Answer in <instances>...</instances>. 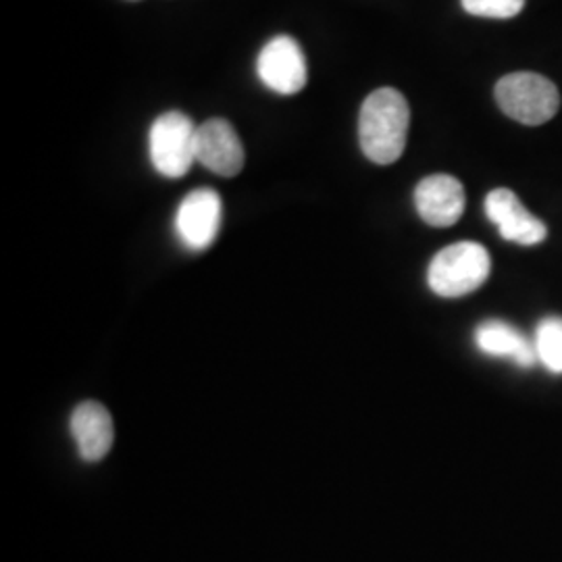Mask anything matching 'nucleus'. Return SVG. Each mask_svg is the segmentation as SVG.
<instances>
[{
    "instance_id": "f257e3e1",
    "label": "nucleus",
    "mask_w": 562,
    "mask_h": 562,
    "mask_svg": "<svg viewBox=\"0 0 562 562\" xmlns=\"http://www.w3.org/2000/svg\"><path fill=\"white\" fill-rule=\"evenodd\" d=\"M411 125L408 102L394 88H380L362 102L359 140L362 153L375 165L398 161Z\"/></svg>"
},
{
    "instance_id": "f03ea898",
    "label": "nucleus",
    "mask_w": 562,
    "mask_h": 562,
    "mask_svg": "<svg viewBox=\"0 0 562 562\" xmlns=\"http://www.w3.org/2000/svg\"><path fill=\"white\" fill-rule=\"evenodd\" d=\"M492 261L477 241H459L440 250L427 271V283L442 299H461L480 290L490 278Z\"/></svg>"
},
{
    "instance_id": "7ed1b4c3",
    "label": "nucleus",
    "mask_w": 562,
    "mask_h": 562,
    "mask_svg": "<svg viewBox=\"0 0 562 562\" xmlns=\"http://www.w3.org/2000/svg\"><path fill=\"white\" fill-rule=\"evenodd\" d=\"M496 102L510 120L522 125H542L559 113L561 94L548 78L519 71L498 81Z\"/></svg>"
},
{
    "instance_id": "20e7f679",
    "label": "nucleus",
    "mask_w": 562,
    "mask_h": 562,
    "mask_svg": "<svg viewBox=\"0 0 562 562\" xmlns=\"http://www.w3.org/2000/svg\"><path fill=\"white\" fill-rule=\"evenodd\" d=\"M196 134L192 120L180 111L157 117L150 127V161L165 178H181L196 162Z\"/></svg>"
},
{
    "instance_id": "39448f33",
    "label": "nucleus",
    "mask_w": 562,
    "mask_h": 562,
    "mask_svg": "<svg viewBox=\"0 0 562 562\" xmlns=\"http://www.w3.org/2000/svg\"><path fill=\"white\" fill-rule=\"evenodd\" d=\"M257 74L262 83L278 94L290 97L301 92L308 78L301 44L290 36L267 42L257 59Z\"/></svg>"
},
{
    "instance_id": "423d86ee",
    "label": "nucleus",
    "mask_w": 562,
    "mask_h": 562,
    "mask_svg": "<svg viewBox=\"0 0 562 562\" xmlns=\"http://www.w3.org/2000/svg\"><path fill=\"white\" fill-rule=\"evenodd\" d=\"M222 199L215 190L201 188L190 192L176 213L178 238L190 250L209 248L222 227Z\"/></svg>"
},
{
    "instance_id": "0eeeda50",
    "label": "nucleus",
    "mask_w": 562,
    "mask_h": 562,
    "mask_svg": "<svg viewBox=\"0 0 562 562\" xmlns=\"http://www.w3.org/2000/svg\"><path fill=\"white\" fill-rule=\"evenodd\" d=\"M196 161L209 171L234 178L244 167V146L240 136L229 121H204L196 134Z\"/></svg>"
},
{
    "instance_id": "6e6552de",
    "label": "nucleus",
    "mask_w": 562,
    "mask_h": 562,
    "mask_svg": "<svg viewBox=\"0 0 562 562\" xmlns=\"http://www.w3.org/2000/svg\"><path fill=\"white\" fill-rule=\"evenodd\" d=\"M485 215L501 229L504 240L515 241L519 246L542 244L548 229L536 215H531L517 194L508 188H498L485 199Z\"/></svg>"
},
{
    "instance_id": "1a4fd4ad",
    "label": "nucleus",
    "mask_w": 562,
    "mask_h": 562,
    "mask_svg": "<svg viewBox=\"0 0 562 562\" xmlns=\"http://www.w3.org/2000/svg\"><path fill=\"white\" fill-rule=\"evenodd\" d=\"M415 206L427 225L450 227L464 213V188L452 176H429L415 190Z\"/></svg>"
},
{
    "instance_id": "9d476101",
    "label": "nucleus",
    "mask_w": 562,
    "mask_h": 562,
    "mask_svg": "<svg viewBox=\"0 0 562 562\" xmlns=\"http://www.w3.org/2000/svg\"><path fill=\"white\" fill-rule=\"evenodd\" d=\"M71 436L86 462H99L111 452L115 429L111 413L101 402H81L71 415Z\"/></svg>"
},
{
    "instance_id": "9b49d317",
    "label": "nucleus",
    "mask_w": 562,
    "mask_h": 562,
    "mask_svg": "<svg viewBox=\"0 0 562 562\" xmlns=\"http://www.w3.org/2000/svg\"><path fill=\"white\" fill-rule=\"evenodd\" d=\"M475 344L483 355L513 359L519 367H533L538 362V350L533 340H527L519 329L508 323L492 319L477 327Z\"/></svg>"
},
{
    "instance_id": "f8f14e48",
    "label": "nucleus",
    "mask_w": 562,
    "mask_h": 562,
    "mask_svg": "<svg viewBox=\"0 0 562 562\" xmlns=\"http://www.w3.org/2000/svg\"><path fill=\"white\" fill-rule=\"evenodd\" d=\"M536 350L538 361L550 373H562V319L561 317H546L536 329Z\"/></svg>"
},
{
    "instance_id": "ddd939ff",
    "label": "nucleus",
    "mask_w": 562,
    "mask_h": 562,
    "mask_svg": "<svg viewBox=\"0 0 562 562\" xmlns=\"http://www.w3.org/2000/svg\"><path fill=\"white\" fill-rule=\"evenodd\" d=\"M525 0H462V9L475 18L490 20H510L519 15Z\"/></svg>"
}]
</instances>
